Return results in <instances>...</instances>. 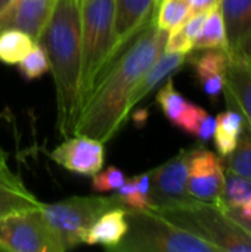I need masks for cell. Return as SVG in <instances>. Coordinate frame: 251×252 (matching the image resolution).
<instances>
[{
  "instance_id": "cell-1",
  "label": "cell",
  "mask_w": 251,
  "mask_h": 252,
  "mask_svg": "<svg viewBox=\"0 0 251 252\" xmlns=\"http://www.w3.org/2000/svg\"><path fill=\"white\" fill-rule=\"evenodd\" d=\"M167 34L155 25L152 16L104 66L78 109L72 136L83 134L107 143L117 134L130 114L129 99L133 89L163 53Z\"/></svg>"
},
{
  "instance_id": "cell-2",
  "label": "cell",
  "mask_w": 251,
  "mask_h": 252,
  "mask_svg": "<svg viewBox=\"0 0 251 252\" xmlns=\"http://www.w3.org/2000/svg\"><path fill=\"white\" fill-rule=\"evenodd\" d=\"M81 0H56L38 44L46 50L56 90L58 131L72 136L80 106L81 81Z\"/></svg>"
},
{
  "instance_id": "cell-3",
  "label": "cell",
  "mask_w": 251,
  "mask_h": 252,
  "mask_svg": "<svg viewBox=\"0 0 251 252\" xmlns=\"http://www.w3.org/2000/svg\"><path fill=\"white\" fill-rule=\"evenodd\" d=\"M127 232L115 251L121 252H219V250L169 220L154 208L126 210Z\"/></svg>"
},
{
  "instance_id": "cell-4",
  "label": "cell",
  "mask_w": 251,
  "mask_h": 252,
  "mask_svg": "<svg viewBox=\"0 0 251 252\" xmlns=\"http://www.w3.org/2000/svg\"><path fill=\"white\" fill-rule=\"evenodd\" d=\"M154 210L213 244L219 252H251V238L231 219L220 202L191 199L185 204Z\"/></svg>"
},
{
  "instance_id": "cell-5",
  "label": "cell",
  "mask_w": 251,
  "mask_h": 252,
  "mask_svg": "<svg viewBox=\"0 0 251 252\" xmlns=\"http://www.w3.org/2000/svg\"><path fill=\"white\" fill-rule=\"evenodd\" d=\"M81 81L80 106L92 92L111 56L115 0H81ZM78 106V109H80Z\"/></svg>"
},
{
  "instance_id": "cell-6",
  "label": "cell",
  "mask_w": 251,
  "mask_h": 252,
  "mask_svg": "<svg viewBox=\"0 0 251 252\" xmlns=\"http://www.w3.org/2000/svg\"><path fill=\"white\" fill-rule=\"evenodd\" d=\"M120 207L114 195L71 196L53 204H40V213L64 251L83 244L90 226L105 211Z\"/></svg>"
},
{
  "instance_id": "cell-7",
  "label": "cell",
  "mask_w": 251,
  "mask_h": 252,
  "mask_svg": "<svg viewBox=\"0 0 251 252\" xmlns=\"http://www.w3.org/2000/svg\"><path fill=\"white\" fill-rule=\"evenodd\" d=\"M0 251L64 252L40 208L0 217Z\"/></svg>"
},
{
  "instance_id": "cell-8",
  "label": "cell",
  "mask_w": 251,
  "mask_h": 252,
  "mask_svg": "<svg viewBox=\"0 0 251 252\" xmlns=\"http://www.w3.org/2000/svg\"><path fill=\"white\" fill-rule=\"evenodd\" d=\"M192 149H182L167 162L148 171L152 208L172 207L194 199L188 192V171Z\"/></svg>"
},
{
  "instance_id": "cell-9",
  "label": "cell",
  "mask_w": 251,
  "mask_h": 252,
  "mask_svg": "<svg viewBox=\"0 0 251 252\" xmlns=\"http://www.w3.org/2000/svg\"><path fill=\"white\" fill-rule=\"evenodd\" d=\"M225 188L223 158L206 148H194L189 159L188 192L194 199L220 202Z\"/></svg>"
},
{
  "instance_id": "cell-10",
  "label": "cell",
  "mask_w": 251,
  "mask_h": 252,
  "mask_svg": "<svg viewBox=\"0 0 251 252\" xmlns=\"http://www.w3.org/2000/svg\"><path fill=\"white\" fill-rule=\"evenodd\" d=\"M49 157L58 165L71 173L92 177L104 167L105 148L98 139L74 134L58 145Z\"/></svg>"
},
{
  "instance_id": "cell-11",
  "label": "cell",
  "mask_w": 251,
  "mask_h": 252,
  "mask_svg": "<svg viewBox=\"0 0 251 252\" xmlns=\"http://www.w3.org/2000/svg\"><path fill=\"white\" fill-rule=\"evenodd\" d=\"M56 0H15L0 13V31L21 30L36 43L49 22Z\"/></svg>"
},
{
  "instance_id": "cell-12",
  "label": "cell",
  "mask_w": 251,
  "mask_h": 252,
  "mask_svg": "<svg viewBox=\"0 0 251 252\" xmlns=\"http://www.w3.org/2000/svg\"><path fill=\"white\" fill-rule=\"evenodd\" d=\"M158 1L160 0H115L114 43L109 61L154 16Z\"/></svg>"
},
{
  "instance_id": "cell-13",
  "label": "cell",
  "mask_w": 251,
  "mask_h": 252,
  "mask_svg": "<svg viewBox=\"0 0 251 252\" xmlns=\"http://www.w3.org/2000/svg\"><path fill=\"white\" fill-rule=\"evenodd\" d=\"M223 93L228 108L237 109L243 115L244 128L251 134V71L237 56H231Z\"/></svg>"
},
{
  "instance_id": "cell-14",
  "label": "cell",
  "mask_w": 251,
  "mask_h": 252,
  "mask_svg": "<svg viewBox=\"0 0 251 252\" xmlns=\"http://www.w3.org/2000/svg\"><path fill=\"white\" fill-rule=\"evenodd\" d=\"M206 50L207 52H203L195 59H192V65L204 93L212 100H216L225 87L231 55L228 49L223 47Z\"/></svg>"
},
{
  "instance_id": "cell-15",
  "label": "cell",
  "mask_w": 251,
  "mask_h": 252,
  "mask_svg": "<svg viewBox=\"0 0 251 252\" xmlns=\"http://www.w3.org/2000/svg\"><path fill=\"white\" fill-rule=\"evenodd\" d=\"M185 61L186 55L183 53L163 50L160 58L148 68V71L139 78L138 84L135 86L129 99V109L132 111L142 99H145L151 92H154L160 83L170 78L176 71H179L185 65Z\"/></svg>"
},
{
  "instance_id": "cell-16",
  "label": "cell",
  "mask_w": 251,
  "mask_h": 252,
  "mask_svg": "<svg viewBox=\"0 0 251 252\" xmlns=\"http://www.w3.org/2000/svg\"><path fill=\"white\" fill-rule=\"evenodd\" d=\"M127 232L126 210L121 207L111 208L96 219V221L87 230L83 244L87 245H102L111 250L121 242Z\"/></svg>"
},
{
  "instance_id": "cell-17",
  "label": "cell",
  "mask_w": 251,
  "mask_h": 252,
  "mask_svg": "<svg viewBox=\"0 0 251 252\" xmlns=\"http://www.w3.org/2000/svg\"><path fill=\"white\" fill-rule=\"evenodd\" d=\"M228 52L251 30V0H220Z\"/></svg>"
},
{
  "instance_id": "cell-18",
  "label": "cell",
  "mask_w": 251,
  "mask_h": 252,
  "mask_svg": "<svg viewBox=\"0 0 251 252\" xmlns=\"http://www.w3.org/2000/svg\"><path fill=\"white\" fill-rule=\"evenodd\" d=\"M37 196L30 192L18 176L0 179V217L40 207Z\"/></svg>"
},
{
  "instance_id": "cell-19",
  "label": "cell",
  "mask_w": 251,
  "mask_h": 252,
  "mask_svg": "<svg viewBox=\"0 0 251 252\" xmlns=\"http://www.w3.org/2000/svg\"><path fill=\"white\" fill-rule=\"evenodd\" d=\"M244 130L243 115L232 108L216 117V130L213 134L215 146L222 158H226L237 146L238 137Z\"/></svg>"
},
{
  "instance_id": "cell-20",
  "label": "cell",
  "mask_w": 251,
  "mask_h": 252,
  "mask_svg": "<svg viewBox=\"0 0 251 252\" xmlns=\"http://www.w3.org/2000/svg\"><path fill=\"white\" fill-rule=\"evenodd\" d=\"M217 47L228 49L225 22L219 6L209 10L203 28L194 41L192 50H206V49H217Z\"/></svg>"
},
{
  "instance_id": "cell-21",
  "label": "cell",
  "mask_w": 251,
  "mask_h": 252,
  "mask_svg": "<svg viewBox=\"0 0 251 252\" xmlns=\"http://www.w3.org/2000/svg\"><path fill=\"white\" fill-rule=\"evenodd\" d=\"M36 44V41L21 30L0 31V61L6 65H16Z\"/></svg>"
},
{
  "instance_id": "cell-22",
  "label": "cell",
  "mask_w": 251,
  "mask_h": 252,
  "mask_svg": "<svg viewBox=\"0 0 251 252\" xmlns=\"http://www.w3.org/2000/svg\"><path fill=\"white\" fill-rule=\"evenodd\" d=\"M178 128L198 137L203 142H209L213 139L216 130V118L209 115L204 108L191 102Z\"/></svg>"
},
{
  "instance_id": "cell-23",
  "label": "cell",
  "mask_w": 251,
  "mask_h": 252,
  "mask_svg": "<svg viewBox=\"0 0 251 252\" xmlns=\"http://www.w3.org/2000/svg\"><path fill=\"white\" fill-rule=\"evenodd\" d=\"M192 15L188 0H160L155 9V25L163 31H172Z\"/></svg>"
},
{
  "instance_id": "cell-24",
  "label": "cell",
  "mask_w": 251,
  "mask_h": 252,
  "mask_svg": "<svg viewBox=\"0 0 251 252\" xmlns=\"http://www.w3.org/2000/svg\"><path fill=\"white\" fill-rule=\"evenodd\" d=\"M157 103L160 105L163 114L166 118L176 127H179L185 112L188 111L191 102L186 100L173 86L172 78L167 80V83L160 89L157 93Z\"/></svg>"
},
{
  "instance_id": "cell-25",
  "label": "cell",
  "mask_w": 251,
  "mask_h": 252,
  "mask_svg": "<svg viewBox=\"0 0 251 252\" xmlns=\"http://www.w3.org/2000/svg\"><path fill=\"white\" fill-rule=\"evenodd\" d=\"M251 198V180L225 170V188L220 204L240 210Z\"/></svg>"
},
{
  "instance_id": "cell-26",
  "label": "cell",
  "mask_w": 251,
  "mask_h": 252,
  "mask_svg": "<svg viewBox=\"0 0 251 252\" xmlns=\"http://www.w3.org/2000/svg\"><path fill=\"white\" fill-rule=\"evenodd\" d=\"M225 170L251 180V134L244 128L235 149L223 158Z\"/></svg>"
},
{
  "instance_id": "cell-27",
  "label": "cell",
  "mask_w": 251,
  "mask_h": 252,
  "mask_svg": "<svg viewBox=\"0 0 251 252\" xmlns=\"http://www.w3.org/2000/svg\"><path fill=\"white\" fill-rule=\"evenodd\" d=\"M16 66H18L22 78L27 81L37 80V78L43 77L47 71H50L46 50L38 43H36L33 46V49L16 63Z\"/></svg>"
},
{
  "instance_id": "cell-28",
  "label": "cell",
  "mask_w": 251,
  "mask_h": 252,
  "mask_svg": "<svg viewBox=\"0 0 251 252\" xmlns=\"http://www.w3.org/2000/svg\"><path fill=\"white\" fill-rule=\"evenodd\" d=\"M112 195L117 198L120 207L124 210H149V208H152L151 202L141 195L138 185H136V177L126 179L124 185L120 189H117Z\"/></svg>"
},
{
  "instance_id": "cell-29",
  "label": "cell",
  "mask_w": 251,
  "mask_h": 252,
  "mask_svg": "<svg viewBox=\"0 0 251 252\" xmlns=\"http://www.w3.org/2000/svg\"><path fill=\"white\" fill-rule=\"evenodd\" d=\"M92 177H93L92 179V189L98 193L115 192L126 182V176L123 174V171L114 165H109L105 170L101 168Z\"/></svg>"
},
{
  "instance_id": "cell-30",
  "label": "cell",
  "mask_w": 251,
  "mask_h": 252,
  "mask_svg": "<svg viewBox=\"0 0 251 252\" xmlns=\"http://www.w3.org/2000/svg\"><path fill=\"white\" fill-rule=\"evenodd\" d=\"M229 55L237 56L247 63H251V30L229 50Z\"/></svg>"
},
{
  "instance_id": "cell-31",
  "label": "cell",
  "mask_w": 251,
  "mask_h": 252,
  "mask_svg": "<svg viewBox=\"0 0 251 252\" xmlns=\"http://www.w3.org/2000/svg\"><path fill=\"white\" fill-rule=\"evenodd\" d=\"M226 208V211H228V214L231 216V219L249 235L251 238V219H246V217H243L241 214H240V211L238 210H235V208H228V207H225Z\"/></svg>"
},
{
  "instance_id": "cell-32",
  "label": "cell",
  "mask_w": 251,
  "mask_h": 252,
  "mask_svg": "<svg viewBox=\"0 0 251 252\" xmlns=\"http://www.w3.org/2000/svg\"><path fill=\"white\" fill-rule=\"evenodd\" d=\"M188 3L191 6V12L197 13V12L210 10L216 6H219L220 0H188Z\"/></svg>"
},
{
  "instance_id": "cell-33",
  "label": "cell",
  "mask_w": 251,
  "mask_h": 252,
  "mask_svg": "<svg viewBox=\"0 0 251 252\" xmlns=\"http://www.w3.org/2000/svg\"><path fill=\"white\" fill-rule=\"evenodd\" d=\"M240 211V214L243 216V217H246V219H251V198L238 210Z\"/></svg>"
},
{
  "instance_id": "cell-34",
  "label": "cell",
  "mask_w": 251,
  "mask_h": 252,
  "mask_svg": "<svg viewBox=\"0 0 251 252\" xmlns=\"http://www.w3.org/2000/svg\"><path fill=\"white\" fill-rule=\"evenodd\" d=\"M15 176H16V174H13V173L9 170L7 164L0 165V179H12V177H15Z\"/></svg>"
},
{
  "instance_id": "cell-35",
  "label": "cell",
  "mask_w": 251,
  "mask_h": 252,
  "mask_svg": "<svg viewBox=\"0 0 251 252\" xmlns=\"http://www.w3.org/2000/svg\"><path fill=\"white\" fill-rule=\"evenodd\" d=\"M13 1H15V0H0V13H1L4 9H7Z\"/></svg>"
},
{
  "instance_id": "cell-36",
  "label": "cell",
  "mask_w": 251,
  "mask_h": 252,
  "mask_svg": "<svg viewBox=\"0 0 251 252\" xmlns=\"http://www.w3.org/2000/svg\"><path fill=\"white\" fill-rule=\"evenodd\" d=\"M6 164V152L3 151L1 145H0V165H4Z\"/></svg>"
},
{
  "instance_id": "cell-37",
  "label": "cell",
  "mask_w": 251,
  "mask_h": 252,
  "mask_svg": "<svg viewBox=\"0 0 251 252\" xmlns=\"http://www.w3.org/2000/svg\"><path fill=\"white\" fill-rule=\"evenodd\" d=\"M246 63H247V62H246ZM247 65H249V68H250V71H251V63H247Z\"/></svg>"
}]
</instances>
